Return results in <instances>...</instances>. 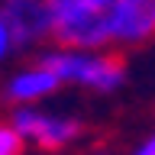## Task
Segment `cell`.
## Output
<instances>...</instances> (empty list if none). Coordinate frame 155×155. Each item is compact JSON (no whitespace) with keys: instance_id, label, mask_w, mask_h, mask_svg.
Returning <instances> with one entry per match:
<instances>
[{"instance_id":"cell-3","label":"cell","mask_w":155,"mask_h":155,"mask_svg":"<svg viewBox=\"0 0 155 155\" xmlns=\"http://www.w3.org/2000/svg\"><path fill=\"white\" fill-rule=\"evenodd\" d=\"M155 36V0H113L110 39L113 45H139Z\"/></svg>"},{"instance_id":"cell-5","label":"cell","mask_w":155,"mask_h":155,"mask_svg":"<svg viewBox=\"0 0 155 155\" xmlns=\"http://www.w3.org/2000/svg\"><path fill=\"white\" fill-rule=\"evenodd\" d=\"M58 87H61V81H58L42 61H36V65L23 68V71H16V74L10 78L7 87H3V97L13 100V104H36L42 97L55 94Z\"/></svg>"},{"instance_id":"cell-1","label":"cell","mask_w":155,"mask_h":155,"mask_svg":"<svg viewBox=\"0 0 155 155\" xmlns=\"http://www.w3.org/2000/svg\"><path fill=\"white\" fill-rule=\"evenodd\" d=\"M39 61L61 81V84H81L94 91H113L123 84L126 68L123 58L100 55V52H84V48H48L39 55Z\"/></svg>"},{"instance_id":"cell-2","label":"cell","mask_w":155,"mask_h":155,"mask_svg":"<svg viewBox=\"0 0 155 155\" xmlns=\"http://www.w3.org/2000/svg\"><path fill=\"white\" fill-rule=\"evenodd\" d=\"M55 3L58 0H3L0 3V13L13 29L16 45H36L42 39H52Z\"/></svg>"},{"instance_id":"cell-6","label":"cell","mask_w":155,"mask_h":155,"mask_svg":"<svg viewBox=\"0 0 155 155\" xmlns=\"http://www.w3.org/2000/svg\"><path fill=\"white\" fill-rule=\"evenodd\" d=\"M0 155H23V136L13 123H0Z\"/></svg>"},{"instance_id":"cell-8","label":"cell","mask_w":155,"mask_h":155,"mask_svg":"<svg viewBox=\"0 0 155 155\" xmlns=\"http://www.w3.org/2000/svg\"><path fill=\"white\" fill-rule=\"evenodd\" d=\"M136 155H155V136H152V139H149V142H145V145H142V149H139Z\"/></svg>"},{"instance_id":"cell-7","label":"cell","mask_w":155,"mask_h":155,"mask_svg":"<svg viewBox=\"0 0 155 155\" xmlns=\"http://www.w3.org/2000/svg\"><path fill=\"white\" fill-rule=\"evenodd\" d=\"M16 48V39H13V29H10V23L3 19V13H0V61L10 55Z\"/></svg>"},{"instance_id":"cell-4","label":"cell","mask_w":155,"mask_h":155,"mask_svg":"<svg viewBox=\"0 0 155 155\" xmlns=\"http://www.w3.org/2000/svg\"><path fill=\"white\" fill-rule=\"evenodd\" d=\"M13 126L23 139H32L42 149H61L65 142H71L78 136L81 126L74 120H65V116H52V113H39L32 107H23L13 113Z\"/></svg>"}]
</instances>
